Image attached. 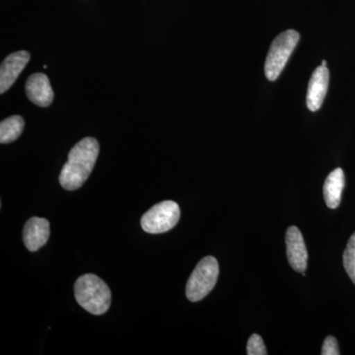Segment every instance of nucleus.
<instances>
[{"label":"nucleus","mask_w":355,"mask_h":355,"mask_svg":"<svg viewBox=\"0 0 355 355\" xmlns=\"http://www.w3.org/2000/svg\"><path fill=\"white\" fill-rule=\"evenodd\" d=\"M100 146L97 139L85 137L72 147L60 174V184L67 191L80 189L93 171Z\"/></svg>","instance_id":"f257e3e1"},{"label":"nucleus","mask_w":355,"mask_h":355,"mask_svg":"<svg viewBox=\"0 0 355 355\" xmlns=\"http://www.w3.org/2000/svg\"><path fill=\"white\" fill-rule=\"evenodd\" d=\"M77 303L93 315H103L111 306L112 293L104 280L97 275H81L74 284Z\"/></svg>","instance_id":"f03ea898"},{"label":"nucleus","mask_w":355,"mask_h":355,"mask_svg":"<svg viewBox=\"0 0 355 355\" xmlns=\"http://www.w3.org/2000/svg\"><path fill=\"white\" fill-rule=\"evenodd\" d=\"M219 275L218 261L214 257L203 258L191 272L187 282L186 295L191 302H198L216 286Z\"/></svg>","instance_id":"7ed1b4c3"},{"label":"nucleus","mask_w":355,"mask_h":355,"mask_svg":"<svg viewBox=\"0 0 355 355\" xmlns=\"http://www.w3.org/2000/svg\"><path fill=\"white\" fill-rule=\"evenodd\" d=\"M300 35L294 30H287L277 37L268 51L265 64V73L270 81L279 78L288 62L292 51L297 46Z\"/></svg>","instance_id":"20e7f679"},{"label":"nucleus","mask_w":355,"mask_h":355,"mask_svg":"<svg viewBox=\"0 0 355 355\" xmlns=\"http://www.w3.org/2000/svg\"><path fill=\"white\" fill-rule=\"evenodd\" d=\"M181 216L179 205L173 200L157 203L141 217V227L149 234H161L177 225Z\"/></svg>","instance_id":"39448f33"},{"label":"nucleus","mask_w":355,"mask_h":355,"mask_svg":"<svg viewBox=\"0 0 355 355\" xmlns=\"http://www.w3.org/2000/svg\"><path fill=\"white\" fill-rule=\"evenodd\" d=\"M287 260L294 270L304 272L307 268L308 253L302 233L296 226L287 229L286 236Z\"/></svg>","instance_id":"423d86ee"},{"label":"nucleus","mask_w":355,"mask_h":355,"mask_svg":"<svg viewBox=\"0 0 355 355\" xmlns=\"http://www.w3.org/2000/svg\"><path fill=\"white\" fill-rule=\"evenodd\" d=\"M30 60V53L26 51L11 53L0 67V93L3 94L15 83L21 72Z\"/></svg>","instance_id":"0eeeda50"},{"label":"nucleus","mask_w":355,"mask_h":355,"mask_svg":"<svg viewBox=\"0 0 355 355\" xmlns=\"http://www.w3.org/2000/svg\"><path fill=\"white\" fill-rule=\"evenodd\" d=\"M329 80H330V72L327 67L320 65L313 72L307 92V107L310 111L316 112L321 108L328 92Z\"/></svg>","instance_id":"6e6552de"},{"label":"nucleus","mask_w":355,"mask_h":355,"mask_svg":"<svg viewBox=\"0 0 355 355\" xmlns=\"http://www.w3.org/2000/svg\"><path fill=\"white\" fill-rule=\"evenodd\" d=\"M50 222L40 217H32L26 222L23 230V240L30 252L38 251L50 238Z\"/></svg>","instance_id":"1a4fd4ad"},{"label":"nucleus","mask_w":355,"mask_h":355,"mask_svg":"<svg viewBox=\"0 0 355 355\" xmlns=\"http://www.w3.org/2000/svg\"><path fill=\"white\" fill-rule=\"evenodd\" d=\"M26 94L30 101L39 107L50 106L53 101V91L50 80L44 73H34L28 78Z\"/></svg>","instance_id":"9d476101"},{"label":"nucleus","mask_w":355,"mask_h":355,"mask_svg":"<svg viewBox=\"0 0 355 355\" xmlns=\"http://www.w3.org/2000/svg\"><path fill=\"white\" fill-rule=\"evenodd\" d=\"M345 188V173L336 168L327 177L324 184V198L329 209H335L340 205Z\"/></svg>","instance_id":"9b49d317"},{"label":"nucleus","mask_w":355,"mask_h":355,"mask_svg":"<svg viewBox=\"0 0 355 355\" xmlns=\"http://www.w3.org/2000/svg\"><path fill=\"white\" fill-rule=\"evenodd\" d=\"M24 120L20 116H12L2 121L0 123V142L6 144L15 141L24 130Z\"/></svg>","instance_id":"f8f14e48"},{"label":"nucleus","mask_w":355,"mask_h":355,"mask_svg":"<svg viewBox=\"0 0 355 355\" xmlns=\"http://www.w3.org/2000/svg\"><path fill=\"white\" fill-rule=\"evenodd\" d=\"M343 266L347 270V275L355 284V233L349 238L343 252Z\"/></svg>","instance_id":"ddd939ff"},{"label":"nucleus","mask_w":355,"mask_h":355,"mask_svg":"<svg viewBox=\"0 0 355 355\" xmlns=\"http://www.w3.org/2000/svg\"><path fill=\"white\" fill-rule=\"evenodd\" d=\"M248 355H266L268 352L263 343V338L260 336L254 334L249 338L247 343Z\"/></svg>","instance_id":"4468645a"},{"label":"nucleus","mask_w":355,"mask_h":355,"mask_svg":"<svg viewBox=\"0 0 355 355\" xmlns=\"http://www.w3.org/2000/svg\"><path fill=\"white\" fill-rule=\"evenodd\" d=\"M322 354L323 355H338L340 349H338V343L336 338L334 336H329L326 338L322 347Z\"/></svg>","instance_id":"2eb2a0df"},{"label":"nucleus","mask_w":355,"mask_h":355,"mask_svg":"<svg viewBox=\"0 0 355 355\" xmlns=\"http://www.w3.org/2000/svg\"><path fill=\"white\" fill-rule=\"evenodd\" d=\"M322 65H323V67H327V62H326V60H323V62H322Z\"/></svg>","instance_id":"dca6fc26"}]
</instances>
